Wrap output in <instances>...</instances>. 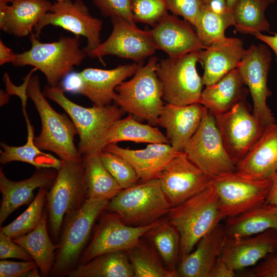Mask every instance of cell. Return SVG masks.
<instances>
[{"label": "cell", "mask_w": 277, "mask_h": 277, "mask_svg": "<svg viewBox=\"0 0 277 277\" xmlns=\"http://www.w3.org/2000/svg\"><path fill=\"white\" fill-rule=\"evenodd\" d=\"M113 27L109 37L87 54L91 58L102 59L114 55L141 63L157 50L150 30H143L120 16L111 17Z\"/></svg>", "instance_id": "cell-16"}, {"label": "cell", "mask_w": 277, "mask_h": 277, "mask_svg": "<svg viewBox=\"0 0 277 277\" xmlns=\"http://www.w3.org/2000/svg\"><path fill=\"white\" fill-rule=\"evenodd\" d=\"M255 38L265 43L274 52L276 56V61L277 62V33H274V35L270 36L259 32L254 35Z\"/></svg>", "instance_id": "cell-51"}, {"label": "cell", "mask_w": 277, "mask_h": 277, "mask_svg": "<svg viewBox=\"0 0 277 277\" xmlns=\"http://www.w3.org/2000/svg\"><path fill=\"white\" fill-rule=\"evenodd\" d=\"M226 237L224 226L220 223L204 235L197 246L180 261L176 272L180 277H208L219 258Z\"/></svg>", "instance_id": "cell-27"}, {"label": "cell", "mask_w": 277, "mask_h": 277, "mask_svg": "<svg viewBox=\"0 0 277 277\" xmlns=\"http://www.w3.org/2000/svg\"><path fill=\"white\" fill-rule=\"evenodd\" d=\"M2 150L0 152V163L5 164L13 161H19L30 164L37 169L54 168L58 170L61 160L38 149L34 140H27L21 146H9L1 142Z\"/></svg>", "instance_id": "cell-38"}, {"label": "cell", "mask_w": 277, "mask_h": 277, "mask_svg": "<svg viewBox=\"0 0 277 277\" xmlns=\"http://www.w3.org/2000/svg\"><path fill=\"white\" fill-rule=\"evenodd\" d=\"M234 23L232 10H216L204 5L194 27L200 39L207 47L224 39L225 30Z\"/></svg>", "instance_id": "cell-34"}, {"label": "cell", "mask_w": 277, "mask_h": 277, "mask_svg": "<svg viewBox=\"0 0 277 277\" xmlns=\"http://www.w3.org/2000/svg\"><path fill=\"white\" fill-rule=\"evenodd\" d=\"M122 141L169 144L166 136L157 127L149 124H144L137 122L131 114L114 122L107 134L106 145Z\"/></svg>", "instance_id": "cell-32"}, {"label": "cell", "mask_w": 277, "mask_h": 277, "mask_svg": "<svg viewBox=\"0 0 277 277\" xmlns=\"http://www.w3.org/2000/svg\"><path fill=\"white\" fill-rule=\"evenodd\" d=\"M48 215L47 211H44L39 224L33 230L13 239L30 254L38 267L42 276L50 275L59 247L58 244H55L52 242L48 233Z\"/></svg>", "instance_id": "cell-30"}, {"label": "cell", "mask_w": 277, "mask_h": 277, "mask_svg": "<svg viewBox=\"0 0 277 277\" xmlns=\"http://www.w3.org/2000/svg\"><path fill=\"white\" fill-rule=\"evenodd\" d=\"M100 157L105 168L122 189L137 183L140 179L133 167L122 157L103 150Z\"/></svg>", "instance_id": "cell-40"}, {"label": "cell", "mask_w": 277, "mask_h": 277, "mask_svg": "<svg viewBox=\"0 0 277 277\" xmlns=\"http://www.w3.org/2000/svg\"><path fill=\"white\" fill-rule=\"evenodd\" d=\"M108 202L87 198L79 209L65 215L51 276H67L78 265L95 223Z\"/></svg>", "instance_id": "cell-3"}, {"label": "cell", "mask_w": 277, "mask_h": 277, "mask_svg": "<svg viewBox=\"0 0 277 277\" xmlns=\"http://www.w3.org/2000/svg\"><path fill=\"white\" fill-rule=\"evenodd\" d=\"M271 52L264 44L251 45L237 67L253 102V114L265 126L276 122L267 99L272 92L267 86L272 60Z\"/></svg>", "instance_id": "cell-15"}, {"label": "cell", "mask_w": 277, "mask_h": 277, "mask_svg": "<svg viewBox=\"0 0 277 277\" xmlns=\"http://www.w3.org/2000/svg\"><path fill=\"white\" fill-rule=\"evenodd\" d=\"M172 207L156 178L122 189L105 210L117 214L127 225L143 226L162 219Z\"/></svg>", "instance_id": "cell-7"}, {"label": "cell", "mask_w": 277, "mask_h": 277, "mask_svg": "<svg viewBox=\"0 0 277 277\" xmlns=\"http://www.w3.org/2000/svg\"><path fill=\"white\" fill-rule=\"evenodd\" d=\"M104 212L100 216L93 237L85 249L78 264L88 263L104 253L126 251L165 219L146 226H132L124 223L117 214L110 211Z\"/></svg>", "instance_id": "cell-13"}, {"label": "cell", "mask_w": 277, "mask_h": 277, "mask_svg": "<svg viewBox=\"0 0 277 277\" xmlns=\"http://www.w3.org/2000/svg\"><path fill=\"white\" fill-rule=\"evenodd\" d=\"M239 1V0H226L227 8L231 10H233Z\"/></svg>", "instance_id": "cell-55"}, {"label": "cell", "mask_w": 277, "mask_h": 277, "mask_svg": "<svg viewBox=\"0 0 277 277\" xmlns=\"http://www.w3.org/2000/svg\"><path fill=\"white\" fill-rule=\"evenodd\" d=\"M262 1L265 2L266 3L268 4L269 5L270 4L274 3L275 1V0H262Z\"/></svg>", "instance_id": "cell-56"}, {"label": "cell", "mask_w": 277, "mask_h": 277, "mask_svg": "<svg viewBox=\"0 0 277 277\" xmlns=\"http://www.w3.org/2000/svg\"><path fill=\"white\" fill-rule=\"evenodd\" d=\"M274 256H275V259L277 260V252H276V254L274 255Z\"/></svg>", "instance_id": "cell-58"}, {"label": "cell", "mask_w": 277, "mask_h": 277, "mask_svg": "<svg viewBox=\"0 0 277 277\" xmlns=\"http://www.w3.org/2000/svg\"><path fill=\"white\" fill-rule=\"evenodd\" d=\"M277 251V230L240 239L225 237L219 258L235 272L254 265L259 261Z\"/></svg>", "instance_id": "cell-18"}, {"label": "cell", "mask_w": 277, "mask_h": 277, "mask_svg": "<svg viewBox=\"0 0 277 277\" xmlns=\"http://www.w3.org/2000/svg\"><path fill=\"white\" fill-rule=\"evenodd\" d=\"M158 179L172 207L210 187L213 180L193 164L184 152L166 166Z\"/></svg>", "instance_id": "cell-17"}, {"label": "cell", "mask_w": 277, "mask_h": 277, "mask_svg": "<svg viewBox=\"0 0 277 277\" xmlns=\"http://www.w3.org/2000/svg\"><path fill=\"white\" fill-rule=\"evenodd\" d=\"M69 277H134V271L125 251L99 255L89 262L78 264Z\"/></svg>", "instance_id": "cell-31"}, {"label": "cell", "mask_w": 277, "mask_h": 277, "mask_svg": "<svg viewBox=\"0 0 277 277\" xmlns=\"http://www.w3.org/2000/svg\"><path fill=\"white\" fill-rule=\"evenodd\" d=\"M134 271V277H179L176 271L168 269L150 243L140 241L126 251Z\"/></svg>", "instance_id": "cell-35"}, {"label": "cell", "mask_w": 277, "mask_h": 277, "mask_svg": "<svg viewBox=\"0 0 277 277\" xmlns=\"http://www.w3.org/2000/svg\"><path fill=\"white\" fill-rule=\"evenodd\" d=\"M245 51L240 39L227 37L200 51L199 62L204 69L203 85H211L237 68Z\"/></svg>", "instance_id": "cell-25"}, {"label": "cell", "mask_w": 277, "mask_h": 277, "mask_svg": "<svg viewBox=\"0 0 277 277\" xmlns=\"http://www.w3.org/2000/svg\"><path fill=\"white\" fill-rule=\"evenodd\" d=\"M82 86V78L80 72H69L63 81L62 88L65 91L71 93H79Z\"/></svg>", "instance_id": "cell-48"}, {"label": "cell", "mask_w": 277, "mask_h": 277, "mask_svg": "<svg viewBox=\"0 0 277 277\" xmlns=\"http://www.w3.org/2000/svg\"><path fill=\"white\" fill-rule=\"evenodd\" d=\"M167 8L173 14L183 17L194 26L204 5L201 0H164Z\"/></svg>", "instance_id": "cell-42"}, {"label": "cell", "mask_w": 277, "mask_h": 277, "mask_svg": "<svg viewBox=\"0 0 277 277\" xmlns=\"http://www.w3.org/2000/svg\"><path fill=\"white\" fill-rule=\"evenodd\" d=\"M52 5L47 0H0V29L17 37L28 36Z\"/></svg>", "instance_id": "cell-26"}, {"label": "cell", "mask_w": 277, "mask_h": 277, "mask_svg": "<svg viewBox=\"0 0 277 277\" xmlns=\"http://www.w3.org/2000/svg\"><path fill=\"white\" fill-rule=\"evenodd\" d=\"M225 219V234L229 238L250 236L269 229L277 230V206L264 203Z\"/></svg>", "instance_id": "cell-29"}, {"label": "cell", "mask_w": 277, "mask_h": 277, "mask_svg": "<svg viewBox=\"0 0 277 277\" xmlns=\"http://www.w3.org/2000/svg\"><path fill=\"white\" fill-rule=\"evenodd\" d=\"M214 116L226 152L236 166L260 137L266 126L251 113L245 100Z\"/></svg>", "instance_id": "cell-12"}, {"label": "cell", "mask_w": 277, "mask_h": 277, "mask_svg": "<svg viewBox=\"0 0 277 277\" xmlns=\"http://www.w3.org/2000/svg\"><path fill=\"white\" fill-rule=\"evenodd\" d=\"M102 20L93 17L85 4L81 0H70L53 4L50 10L39 20L34 28L36 36L46 26L61 27L76 36L87 39L83 48L87 54L95 49L102 43L100 38Z\"/></svg>", "instance_id": "cell-14"}, {"label": "cell", "mask_w": 277, "mask_h": 277, "mask_svg": "<svg viewBox=\"0 0 277 277\" xmlns=\"http://www.w3.org/2000/svg\"><path fill=\"white\" fill-rule=\"evenodd\" d=\"M16 53H15L10 48L8 47L0 39V65L7 63H12L15 59Z\"/></svg>", "instance_id": "cell-50"}, {"label": "cell", "mask_w": 277, "mask_h": 277, "mask_svg": "<svg viewBox=\"0 0 277 277\" xmlns=\"http://www.w3.org/2000/svg\"><path fill=\"white\" fill-rule=\"evenodd\" d=\"M9 258L23 261L33 260L26 249L14 242L12 239L0 231V259Z\"/></svg>", "instance_id": "cell-44"}, {"label": "cell", "mask_w": 277, "mask_h": 277, "mask_svg": "<svg viewBox=\"0 0 277 277\" xmlns=\"http://www.w3.org/2000/svg\"><path fill=\"white\" fill-rule=\"evenodd\" d=\"M265 203L277 206V173L273 177L272 183Z\"/></svg>", "instance_id": "cell-52"}, {"label": "cell", "mask_w": 277, "mask_h": 277, "mask_svg": "<svg viewBox=\"0 0 277 277\" xmlns=\"http://www.w3.org/2000/svg\"><path fill=\"white\" fill-rule=\"evenodd\" d=\"M184 152L193 164L212 178L235 172V164L226 152L214 116L206 107L199 127Z\"/></svg>", "instance_id": "cell-10"}, {"label": "cell", "mask_w": 277, "mask_h": 277, "mask_svg": "<svg viewBox=\"0 0 277 277\" xmlns=\"http://www.w3.org/2000/svg\"><path fill=\"white\" fill-rule=\"evenodd\" d=\"M236 272L230 269L219 258L212 268L208 277H233Z\"/></svg>", "instance_id": "cell-49"}, {"label": "cell", "mask_w": 277, "mask_h": 277, "mask_svg": "<svg viewBox=\"0 0 277 277\" xmlns=\"http://www.w3.org/2000/svg\"><path fill=\"white\" fill-rule=\"evenodd\" d=\"M199 52L168 56L157 62L155 71L167 104L184 106L199 103L204 85L196 69Z\"/></svg>", "instance_id": "cell-9"}, {"label": "cell", "mask_w": 277, "mask_h": 277, "mask_svg": "<svg viewBox=\"0 0 277 277\" xmlns=\"http://www.w3.org/2000/svg\"><path fill=\"white\" fill-rule=\"evenodd\" d=\"M36 266L33 260L15 262L1 260L0 277L28 276L29 272Z\"/></svg>", "instance_id": "cell-45"}, {"label": "cell", "mask_w": 277, "mask_h": 277, "mask_svg": "<svg viewBox=\"0 0 277 277\" xmlns=\"http://www.w3.org/2000/svg\"><path fill=\"white\" fill-rule=\"evenodd\" d=\"M268 254L264 261L249 271L250 277H277V260L274 255Z\"/></svg>", "instance_id": "cell-46"}, {"label": "cell", "mask_w": 277, "mask_h": 277, "mask_svg": "<svg viewBox=\"0 0 277 277\" xmlns=\"http://www.w3.org/2000/svg\"><path fill=\"white\" fill-rule=\"evenodd\" d=\"M37 69L34 68L24 78L23 84L19 87L14 86L11 82L10 77L7 73H5L4 75V81L6 85L7 92L10 94H15L18 96L22 100L23 111H26V107L27 99L28 97L27 95V86L30 77L33 73L36 71Z\"/></svg>", "instance_id": "cell-47"}, {"label": "cell", "mask_w": 277, "mask_h": 277, "mask_svg": "<svg viewBox=\"0 0 277 277\" xmlns=\"http://www.w3.org/2000/svg\"><path fill=\"white\" fill-rule=\"evenodd\" d=\"M203 4L213 9L223 10L228 8L226 0H201Z\"/></svg>", "instance_id": "cell-53"}, {"label": "cell", "mask_w": 277, "mask_h": 277, "mask_svg": "<svg viewBox=\"0 0 277 277\" xmlns=\"http://www.w3.org/2000/svg\"><path fill=\"white\" fill-rule=\"evenodd\" d=\"M159 59L150 58L141 65L129 81H123L115 89L114 101L124 112H127L157 125V120L164 105L163 89L157 75L155 67Z\"/></svg>", "instance_id": "cell-6"}, {"label": "cell", "mask_w": 277, "mask_h": 277, "mask_svg": "<svg viewBox=\"0 0 277 277\" xmlns=\"http://www.w3.org/2000/svg\"><path fill=\"white\" fill-rule=\"evenodd\" d=\"M103 150L126 160L133 167L141 182L158 178L166 166L183 152L176 151L167 143L149 144L141 149L124 148L117 144H109Z\"/></svg>", "instance_id": "cell-24"}, {"label": "cell", "mask_w": 277, "mask_h": 277, "mask_svg": "<svg viewBox=\"0 0 277 277\" xmlns=\"http://www.w3.org/2000/svg\"><path fill=\"white\" fill-rule=\"evenodd\" d=\"M190 23L168 14L150 30L157 48L175 57L205 49Z\"/></svg>", "instance_id": "cell-19"}, {"label": "cell", "mask_w": 277, "mask_h": 277, "mask_svg": "<svg viewBox=\"0 0 277 277\" xmlns=\"http://www.w3.org/2000/svg\"><path fill=\"white\" fill-rule=\"evenodd\" d=\"M56 2H64L66 1H70V0H55Z\"/></svg>", "instance_id": "cell-57"}, {"label": "cell", "mask_w": 277, "mask_h": 277, "mask_svg": "<svg viewBox=\"0 0 277 277\" xmlns=\"http://www.w3.org/2000/svg\"><path fill=\"white\" fill-rule=\"evenodd\" d=\"M87 199L82 159L62 161L56 179L46 193L50 231L58 240L65 215L79 209Z\"/></svg>", "instance_id": "cell-8"}, {"label": "cell", "mask_w": 277, "mask_h": 277, "mask_svg": "<svg viewBox=\"0 0 277 277\" xmlns=\"http://www.w3.org/2000/svg\"><path fill=\"white\" fill-rule=\"evenodd\" d=\"M87 198L110 200L122 189L105 168L100 154L82 156Z\"/></svg>", "instance_id": "cell-33"}, {"label": "cell", "mask_w": 277, "mask_h": 277, "mask_svg": "<svg viewBox=\"0 0 277 277\" xmlns=\"http://www.w3.org/2000/svg\"><path fill=\"white\" fill-rule=\"evenodd\" d=\"M47 188H41L27 209L0 231L13 239L33 230L39 224L44 212Z\"/></svg>", "instance_id": "cell-39"}, {"label": "cell", "mask_w": 277, "mask_h": 277, "mask_svg": "<svg viewBox=\"0 0 277 277\" xmlns=\"http://www.w3.org/2000/svg\"><path fill=\"white\" fill-rule=\"evenodd\" d=\"M235 172L245 178L264 180L277 173V123L265 127L262 135L236 164Z\"/></svg>", "instance_id": "cell-21"}, {"label": "cell", "mask_w": 277, "mask_h": 277, "mask_svg": "<svg viewBox=\"0 0 277 277\" xmlns=\"http://www.w3.org/2000/svg\"><path fill=\"white\" fill-rule=\"evenodd\" d=\"M31 48L16 54L12 63L16 67L29 65L42 72L50 87H56L75 66L81 64L87 56L80 48L78 36L62 37L51 43H43L33 32L30 34Z\"/></svg>", "instance_id": "cell-5"}, {"label": "cell", "mask_w": 277, "mask_h": 277, "mask_svg": "<svg viewBox=\"0 0 277 277\" xmlns=\"http://www.w3.org/2000/svg\"><path fill=\"white\" fill-rule=\"evenodd\" d=\"M205 107L200 103L180 106L164 104L157 125L165 128L169 144L176 151L184 148L201 122Z\"/></svg>", "instance_id": "cell-23"}, {"label": "cell", "mask_w": 277, "mask_h": 277, "mask_svg": "<svg viewBox=\"0 0 277 277\" xmlns=\"http://www.w3.org/2000/svg\"><path fill=\"white\" fill-rule=\"evenodd\" d=\"M27 95L32 101L40 116L42 128L35 137L34 144L42 151H51L62 161L82 159L74 143L77 129L68 115L56 112L41 90L39 77L32 75L28 82Z\"/></svg>", "instance_id": "cell-4"}, {"label": "cell", "mask_w": 277, "mask_h": 277, "mask_svg": "<svg viewBox=\"0 0 277 277\" xmlns=\"http://www.w3.org/2000/svg\"><path fill=\"white\" fill-rule=\"evenodd\" d=\"M105 17L120 16L135 24L133 19L130 7V0H92Z\"/></svg>", "instance_id": "cell-43"}, {"label": "cell", "mask_w": 277, "mask_h": 277, "mask_svg": "<svg viewBox=\"0 0 277 277\" xmlns=\"http://www.w3.org/2000/svg\"><path fill=\"white\" fill-rule=\"evenodd\" d=\"M142 63L119 65L112 69L87 68L80 72L82 86L79 93L88 98L94 106L111 104L115 88L133 75Z\"/></svg>", "instance_id": "cell-20"}, {"label": "cell", "mask_w": 277, "mask_h": 277, "mask_svg": "<svg viewBox=\"0 0 277 277\" xmlns=\"http://www.w3.org/2000/svg\"><path fill=\"white\" fill-rule=\"evenodd\" d=\"M147 235L166 268L176 271L175 265L179 260L180 236L175 227L164 219L159 225L149 230Z\"/></svg>", "instance_id": "cell-37"}, {"label": "cell", "mask_w": 277, "mask_h": 277, "mask_svg": "<svg viewBox=\"0 0 277 277\" xmlns=\"http://www.w3.org/2000/svg\"><path fill=\"white\" fill-rule=\"evenodd\" d=\"M57 170L54 168H41L29 178L21 181L8 179L0 169V191L2 199L0 208V226L19 207L34 199V191L48 188L53 184Z\"/></svg>", "instance_id": "cell-22"}, {"label": "cell", "mask_w": 277, "mask_h": 277, "mask_svg": "<svg viewBox=\"0 0 277 277\" xmlns=\"http://www.w3.org/2000/svg\"><path fill=\"white\" fill-rule=\"evenodd\" d=\"M167 215L168 220L180 234V261L194 249L201 239L224 219L218 195L211 186L172 207Z\"/></svg>", "instance_id": "cell-2"}, {"label": "cell", "mask_w": 277, "mask_h": 277, "mask_svg": "<svg viewBox=\"0 0 277 277\" xmlns=\"http://www.w3.org/2000/svg\"><path fill=\"white\" fill-rule=\"evenodd\" d=\"M130 7L135 22L153 27L168 14L164 0H130Z\"/></svg>", "instance_id": "cell-41"}, {"label": "cell", "mask_w": 277, "mask_h": 277, "mask_svg": "<svg viewBox=\"0 0 277 277\" xmlns=\"http://www.w3.org/2000/svg\"><path fill=\"white\" fill-rule=\"evenodd\" d=\"M268 5L262 0H239L232 10L235 30L252 35L269 32L270 24L265 15Z\"/></svg>", "instance_id": "cell-36"}, {"label": "cell", "mask_w": 277, "mask_h": 277, "mask_svg": "<svg viewBox=\"0 0 277 277\" xmlns=\"http://www.w3.org/2000/svg\"><path fill=\"white\" fill-rule=\"evenodd\" d=\"M272 180L249 179L235 172L213 178L211 186L218 195L223 219L235 216L265 203Z\"/></svg>", "instance_id": "cell-11"}, {"label": "cell", "mask_w": 277, "mask_h": 277, "mask_svg": "<svg viewBox=\"0 0 277 277\" xmlns=\"http://www.w3.org/2000/svg\"><path fill=\"white\" fill-rule=\"evenodd\" d=\"M1 106H3L7 104L9 100V94L7 92L1 90Z\"/></svg>", "instance_id": "cell-54"}, {"label": "cell", "mask_w": 277, "mask_h": 277, "mask_svg": "<svg viewBox=\"0 0 277 277\" xmlns=\"http://www.w3.org/2000/svg\"><path fill=\"white\" fill-rule=\"evenodd\" d=\"M66 112L75 125L79 136L78 151L81 156L100 154L106 145V136L111 126L124 112L116 104L85 107L70 100L62 86L48 85L43 91Z\"/></svg>", "instance_id": "cell-1"}, {"label": "cell", "mask_w": 277, "mask_h": 277, "mask_svg": "<svg viewBox=\"0 0 277 277\" xmlns=\"http://www.w3.org/2000/svg\"><path fill=\"white\" fill-rule=\"evenodd\" d=\"M244 85L238 68L234 69L216 83L206 86L199 103L213 115L224 113L245 100L248 90Z\"/></svg>", "instance_id": "cell-28"}]
</instances>
